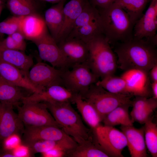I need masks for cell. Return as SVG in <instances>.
I'll return each mask as SVG.
<instances>
[{"instance_id":"obj_1","label":"cell","mask_w":157,"mask_h":157,"mask_svg":"<svg viewBox=\"0 0 157 157\" xmlns=\"http://www.w3.org/2000/svg\"><path fill=\"white\" fill-rule=\"evenodd\" d=\"M115 44L117 65L122 70L137 69L149 72L157 63V45L149 40L133 37Z\"/></svg>"},{"instance_id":"obj_2","label":"cell","mask_w":157,"mask_h":157,"mask_svg":"<svg viewBox=\"0 0 157 157\" xmlns=\"http://www.w3.org/2000/svg\"><path fill=\"white\" fill-rule=\"evenodd\" d=\"M97 9L103 34L110 44L125 42L133 38L135 24L119 5L114 3L107 8Z\"/></svg>"},{"instance_id":"obj_3","label":"cell","mask_w":157,"mask_h":157,"mask_svg":"<svg viewBox=\"0 0 157 157\" xmlns=\"http://www.w3.org/2000/svg\"><path fill=\"white\" fill-rule=\"evenodd\" d=\"M45 103L56 121L64 132L78 144L93 140V133L84 124L70 102Z\"/></svg>"},{"instance_id":"obj_4","label":"cell","mask_w":157,"mask_h":157,"mask_svg":"<svg viewBox=\"0 0 157 157\" xmlns=\"http://www.w3.org/2000/svg\"><path fill=\"white\" fill-rule=\"evenodd\" d=\"M88 55L86 62L93 73L101 79L114 74L118 65L115 54L103 34L86 42Z\"/></svg>"},{"instance_id":"obj_5","label":"cell","mask_w":157,"mask_h":157,"mask_svg":"<svg viewBox=\"0 0 157 157\" xmlns=\"http://www.w3.org/2000/svg\"><path fill=\"white\" fill-rule=\"evenodd\" d=\"M132 97L111 93L95 83L82 97L92 104L102 121L106 115L117 107L125 104L131 105L132 101L131 99Z\"/></svg>"},{"instance_id":"obj_6","label":"cell","mask_w":157,"mask_h":157,"mask_svg":"<svg viewBox=\"0 0 157 157\" xmlns=\"http://www.w3.org/2000/svg\"><path fill=\"white\" fill-rule=\"evenodd\" d=\"M70 69L63 70L62 80L63 85L74 93L83 96L98 78L86 62L73 65Z\"/></svg>"},{"instance_id":"obj_7","label":"cell","mask_w":157,"mask_h":157,"mask_svg":"<svg viewBox=\"0 0 157 157\" xmlns=\"http://www.w3.org/2000/svg\"><path fill=\"white\" fill-rule=\"evenodd\" d=\"M92 131L94 142L109 157H123L122 152L127 142L122 131L113 126L100 125Z\"/></svg>"},{"instance_id":"obj_8","label":"cell","mask_w":157,"mask_h":157,"mask_svg":"<svg viewBox=\"0 0 157 157\" xmlns=\"http://www.w3.org/2000/svg\"><path fill=\"white\" fill-rule=\"evenodd\" d=\"M17 107L18 117L26 126H53L60 128L43 102H27Z\"/></svg>"},{"instance_id":"obj_9","label":"cell","mask_w":157,"mask_h":157,"mask_svg":"<svg viewBox=\"0 0 157 157\" xmlns=\"http://www.w3.org/2000/svg\"><path fill=\"white\" fill-rule=\"evenodd\" d=\"M33 42L36 46L41 60L58 69L64 70L71 67L57 43L48 31Z\"/></svg>"},{"instance_id":"obj_10","label":"cell","mask_w":157,"mask_h":157,"mask_svg":"<svg viewBox=\"0 0 157 157\" xmlns=\"http://www.w3.org/2000/svg\"><path fill=\"white\" fill-rule=\"evenodd\" d=\"M63 71L38 61L30 68L28 77L31 83L41 92L53 85H63L61 76Z\"/></svg>"},{"instance_id":"obj_11","label":"cell","mask_w":157,"mask_h":157,"mask_svg":"<svg viewBox=\"0 0 157 157\" xmlns=\"http://www.w3.org/2000/svg\"><path fill=\"white\" fill-rule=\"evenodd\" d=\"M149 72L137 69L124 71L120 76L126 83V94L147 97L152 95Z\"/></svg>"},{"instance_id":"obj_12","label":"cell","mask_w":157,"mask_h":157,"mask_svg":"<svg viewBox=\"0 0 157 157\" xmlns=\"http://www.w3.org/2000/svg\"><path fill=\"white\" fill-rule=\"evenodd\" d=\"M22 134V140L24 145L41 140L57 141L73 139L61 128L53 126H26Z\"/></svg>"},{"instance_id":"obj_13","label":"cell","mask_w":157,"mask_h":157,"mask_svg":"<svg viewBox=\"0 0 157 157\" xmlns=\"http://www.w3.org/2000/svg\"><path fill=\"white\" fill-rule=\"evenodd\" d=\"M157 0H151L144 14L135 23L133 37L142 39H152L157 37Z\"/></svg>"},{"instance_id":"obj_14","label":"cell","mask_w":157,"mask_h":157,"mask_svg":"<svg viewBox=\"0 0 157 157\" xmlns=\"http://www.w3.org/2000/svg\"><path fill=\"white\" fill-rule=\"evenodd\" d=\"M76 95L62 84H55L46 88L39 93L25 96L22 99V103L27 102H73Z\"/></svg>"},{"instance_id":"obj_15","label":"cell","mask_w":157,"mask_h":157,"mask_svg":"<svg viewBox=\"0 0 157 157\" xmlns=\"http://www.w3.org/2000/svg\"><path fill=\"white\" fill-rule=\"evenodd\" d=\"M71 67L86 62L88 51L86 42L76 38H67L57 43Z\"/></svg>"},{"instance_id":"obj_16","label":"cell","mask_w":157,"mask_h":157,"mask_svg":"<svg viewBox=\"0 0 157 157\" xmlns=\"http://www.w3.org/2000/svg\"><path fill=\"white\" fill-rule=\"evenodd\" d=\"M11 105L0 102V138L23 133L24 125Z\"/></svg>"},{"instance_id":"obj_17","label":"cell","mask_w":157,"mask_h":157,"mask_svg":"<svg viewBox=\"0 0 157 157\" xmlns=\"http://www.w3.org/2000/svg\"><path fill=\"white\" fill-rule=\"evenodd\" d=\"M120 129L126 137L131 156L147 157L143 128L137 129L133 126H121Z\"/></svg>"},{"instance_id":"obj_18","label":"cell","mask_w":157,"mask_h":157,"mask_svg":"<svg viewBox=\"0 0 157 157\" xmlns=\"http://www.w3.org/2000/svg\"><path fill=\"white\" fill-rule=\"evenodd\" d=\"M0 76L13 85L29 90L33 93L41 92L31 83L22 71L11 64L0 62Z\"/></svg>"},{"instance_id":"obj_19","label":"cell","mask_w":157,"mask_h":157,"mask_svg":"<svg viewBox=\"0 0 157 157\" xmlns=\"http://www.w3.org/2000/svg\"><path fill=\"white\" fill-rule=\"evenodd\" d=\"M89 1V0H70L64 5V22L57 43L68 36L76 19Z\"/></svg>"},{"instance_id":"obj_20","label":"cell","mask_w":157,"mask_h":157,"mask_svg":"<svg viewBox=\"0 0 157 157\" xmlns=\"http://www.w3.org/2000/svg\"><path fill=\"white\" fill-rule=\"evenodd\" d=\"M66 0L59 2L47 9L44 19L49 34L57 43L63 26L65 19L63 8Z\"/></svg>"},{"instance_id":"obj_21","label":"cell","mask_w":157,"mask_h":157,"mask_svg":"<svg viewBox=\"0 0 157 157\" xmlns=\"http://www.w3.org/2000/svg\"><path fill=\"white\" fill-rule=\"evenodd\" d=\"M20 30L25 39L33 42L48 31L44 18L40 14L23 17Z\"/></svg>"},{"instance_id":"obj_22","label":"cell","mask_w":157,"mask_h":157,"mask_svg":"<svg viewBox=\"0 0 157 157\" xmlns=\"http://www.w3.org/2000/svg\"><path fill=\"white\" fill-rule=\"evenodd\" d=\"M0 62L16 67L27 76L28 72L33 64L32 56L26 54L24 51L0 47Z\"/></svg>"},{"instance_id":"obj_23","label":"cell","mask_w":157,"mask_h":157,"mask_svg":"<svg viewBox=\"0 0 157 157\" xmlns=\"http://www.w3.org/2000/svg\"><path fill=\"white\" fill-rule=\"evenodd\" d=\"M43 3L37 0H7L6 6L13 15L24 17L40 14Z\"/></svg>"},{"instance_id":"obj_24","label":"cell","mask_w":157,"mask_h":157,"mask_svg":"<svg viewBox=\"0 0 157 157\" xmlns=\"http://www.w3.org/2000/svg\"><path fill=\"white\" fill-rule=\"evenodd\" d=\"M77 144L73 139L60 141L41 140L25 145L31 155L42 153L54 149L65 150L68 152L74 148Z\"/></svg>"},{"instance_id":"obj_25","label":"cell","mask_w":157,"mask_h":157,"mask_svg":"<svg viewBox=\"0 0 157 157\" xmlns=\"http://www.w3.org/2000/svg\"><path fill=\"white\" fill-rule=\"evenodd\" d=\"M73 102L75 104L84 120L92 131L101 125L100 123L102 122V119L96 109L90 102L78 94L75 95Z\"/></svg>"},{"instance_id":"obj_26","label":"cell","mask_w":157,"mask_h":157,"mask_svg":"<svg viewBox=\"0 0 157 157\" xmlns=\"http://www.w3.org/2000/svg\"><path fill=\"white\" fill-rule=\"evenodd\" d=\"M21 88L8 82L0 76V102L16 107L19 106L25 96Z\"/></svg>"},{"instance_id":"obj_27","label":"cell","mask_w":157,"mask_h":157,"mask_svg":"<svg viewBox=\"0 0 157 157\" xmlns=\"http://www.w3.org/2000/svg\"><path fill=\"white\" fill-rule=\"evenodd\" d=\"M131 106L129 104L119 106L106 115L102 120L104 125L114 126H133V122L130 117L129 108Z\"/></svg>"},{"instance_id":"obj_28","label":"cell","mask_w":157,"mask_h":157,"mask_svg":"<svg viewBox=\"0 0 157 157\" xmlns=\"http://www.w3.org/2000/svg\"><path fill=\"white\" fill-rule=\"evenodd\" d=\"M66 156L71 157H109L96 145L93 139L81 144H78L67 153Z\"/></svg>"},{"instance_id":"obj_29","label":"cell","mask_w":157,"mask_h":157,"mask_svg":"<svg viewBox=\"0 0 157 157\" xmlns=\"http://www.w3.org/2000/svg\"><path fill=\"white\" fill-rule=\"evenodd\" d=\"M149 0H117L115 3L126 11L135 24L143 14V10Z\"/></svg>"},{"instance_id":"obj_30","label":"cell","mask_w":157,"mask_h":157,"mask_svg":"<svg viewBox=\"0 0 157 157\" xmlns=\"http://www.w3.org/2000/svg\"><path fill=\"white\" fill-rule=\"evenodd\" d=\"M107 91L115 94H126V83L121 76L113 75L105 77L95 83Z\"/></svg>"},{"instance_id":"obj_31","label":"cell","mask_w":157,"mask_h":157,"mask_svg":"<svg viewBox=\"0 0 157 157\" xmlns=\"http://www.w3.org/2000/svg\"><path fill=\"white\" fill-rule=\"evenodd\" d=\"M100 18L98 9L93 6L89 1L76 19L73 28L69 36L80 28L99 19Z\"/></svg>"},{"instance_id":"obj_32","label":"cell","mask_w":157,"mask_h":157,"mask_svg":"<svg viewBox=\"0 0 157 157\" xmlns=\"http://www.w3.org/2000/svg\"><path fill=\"white\" fill-rule=\"evenodd\" d=\"M143 127L147 147L153 157L157 156V126L151 119L144 124Z\"/></svg>"},{"instance_id":"obj_33","label":"cell","mask_w":157,"mask_h":157,"mask_svg":"<svg viewBox=\"0 0 157 157\" xmlns=\"http://www.w3.org/2000/svg\"><path fill=\"white\" fill-rule=\"evenodd\" d=\"M23 17L13 15L0 22V40L5 34L10 35L20 30V25Z\"/></svg>"},{"instance_id":"obj_34","label":"cell","mask_w":157,"mask_h":157,"mask_svg":"<svg viewBox=\"0 0 157 157\" xmlns=\"http://www.w3.org/2000/svg\"><path fill=\"white\" fill-rule=\"evenodd\" d=\"M157 107V102L142 110H132L130 113L132 121L141 124H144L149 119Z\"/></svg>"},{"instance_id":"obj_35","label":"cell","mask_w":157,"mask_h":157,"mask_svg":"<svg viewBox=\"0 0 157 157\" xmlns=\"http://www.w3.org/2000/svg\"><path fill=\"white\" fill-rule=\"evenodd\" d=\"M157 102V99L152 97L149 98L143 97H136L135 99L132 101V110H140Z\"/></svg>"},{"instance_id":"obj_36","label":"cell","mask_w":157,"mask_h":157,"mask_svg":"<svg viewBox=\"0 0 157 157\" xmlns=\"http://www.w3.org/2000/svg\"><path fill=\"white\" fill-rule=\"evenodd\" d=\"M17 46L19 50L24 51L26 48L25 38L20 30L10 35Z\"/></svg>"},{"instance_id":"obj_37","label":"cell","mask_w":157,"mask_h":157,"mask_svg":"<svg viewBox=\"0 0 157 157\" xmlns=\"http://www.w3.org/2000/svg\"><path fill=\"white\" fill-rule=\"evenodd\" d=\"M0 47L7 49L19 50L17 46L10 35L0 40Z\"/></svg>"},{"instance_id":"obj_38","label":"cell","mask_w":157,"mask_h":157,"mask_svg":"<svg viewBox=\"0 0 157 157\" xmlns=\"http://www.w3.org/2000/svg\"><path fill=\"white\" fill-rule=\"evenodd\" d=\"M117 0H89L90 3L97 8H107L115 2Z\"/></svg>"},{"instance_id":"obj_39","label":"cell","mask_w":157,"mask_h":157,"mask_svg":"<svg viewBox=\"0 0 157 157\" xmlns=\"http://www.w3.org/2000/svg\"><path fill=\"white\" fill-rule=\"evenodd\" d=\"M67 152L64 150L54 149L42 153L43 157H63L66 156Z\"/></svg>"},{"instance_id":"obj_40","label":"cell","mask_w":157,"mask_h":157,"mask_svg":"<svg viewBox=\"0 0 157 157\" xmlns=\"http://www.w3.org/2000/svg\"><path fill=\"white\" fill-rule=\"evenodd\" d=\"M149 74L151 82H157V63L151 68Z\"/></svg>"},{"instance_id":"obj_41","label":"cell","mask_w":157,"mask_h":157,"mask_svg":"<svg viewBox=\"0 0 157 157\" xmlns=\"http://www.w3.org/2000/svg\"><path fill=\"white\" fill-rule=\"evenodd\" d=\"M151 90L152 97L157 99V82H151Z\"/></svg>"},{"instance_id":"obj_42","label":"cell","mask_w":157,"mask_h":157,"mask_svg":"<svg viewBox=\"0 0 157 157\" xmlns=\"http://www.w3.org/2000/svg\"><path fill=\"white\" fill-rule=\"evenodd\" d=\"M0 157H16L13 151L8 150L7 151L0 154Z\"/></svg>"},{"instance_id":"obj_43","label":"cell","mask_w":157,"mask_h":157,"mask_svg":"<svg viewBox=\"0 0 157 157\" xmlns=\"http://www.w3.org/2000/svg\"><path fill=\"white\" fill-rule=\"evenodd\" d=\"M7 0H0V16L4 8L6 6Z\"/></svg>"},{"instance_id":"obj_44","label":"cell","mask_w":157,"mask_h":157,"mask_svg":"<svg viewBox=\"0 0 157 157\" xmlns=\"http://www.w3.org/2000/svg\"><path fill=\"white\" fill-rule=\"evenodd\" d=\"M38 1L43 3L48 2L52 3H57L62 0H37Z\"/></svg>"}]
</instances>
